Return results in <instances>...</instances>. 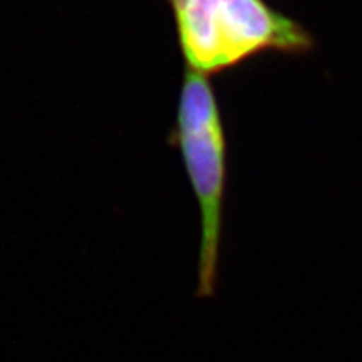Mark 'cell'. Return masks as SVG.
<instances>
[{
  "label": "cell",
  "mask_w": 362,
  "mask_h": 362,
  "mask_svg": "<svg viewBox=\"0 0 362 362\" xmlns=\"http://www.w3.org/2000/svg\"><path fill=\"white\" fill-rule=\"evenodd\" d=\"M189 71L202 76L233 69L277 52L305 56L315 39L300 22L267 0H166Z\"/></svg>",
  "instance_id": "6da1fadb"
},
{
  "label": "cell",
  "mask_w": 362,
  "mask_h": 362,
  "mask_svg": "<svg viewBox=\"0 0 362 362\" xmlns=\"http://www.w3.org/2000/svg\"><path fill=\"white\" fill-rule=\"evenodd\" d=\"M173 143L180 149L200 206L202 240L194 297L214 298L218 291L226 134L214 88L205 76L193 71H187L181 84Z\"/></svg>",
  "instance_id": "7a4b0ae2"
}]
</instances>
